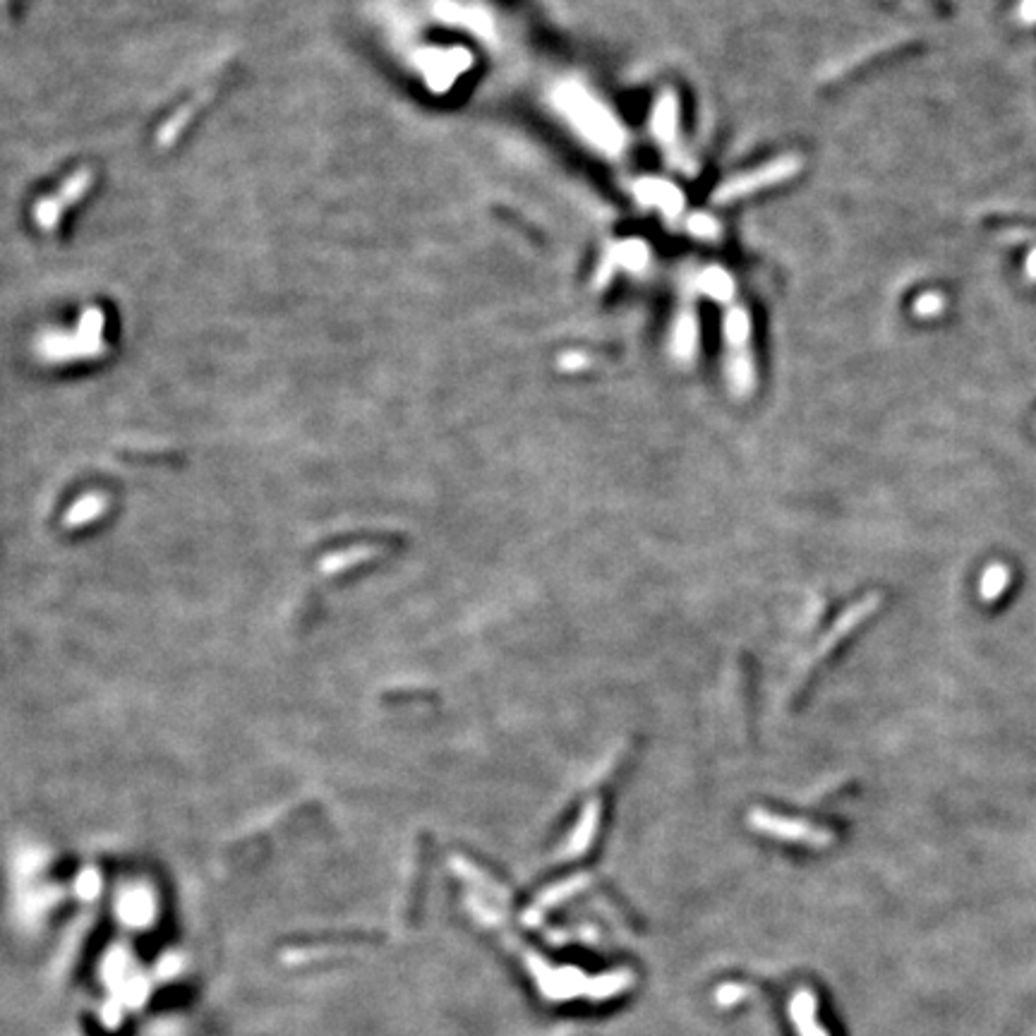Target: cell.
<instances>
[{
	"mask_svg": "<svg viewBox=\"0 0 1036 1036\" xmlns=\"http://www.w3.org/2000/svg\"><path fill=\"white\" fill-rule=\"evenodd\" d=\"M379 933L375 931H312L288 936L283 945L286 948H331V945H353V943H377Z\"/></svg>",
	"mask_w": 1036,
	"mask_h": 1036,
	"instance_id": "6da1fadb",
	"label": "cell"
},
{
	"mask_svg": "<svg viewBox=\"0 0 1036 1036\" xmlns=\"http://www.w3.org/2000/svg\"><path fill=\"white\" fill-rule=\"evenodd\" d=\"M106 497L101 495H87L80 499L77 504H72L68 514H65V526L68 528H82L87 523H92L94 518H99L106 511Z\"/></svg>",
	"mask_w": 1036,
	"mask_h": 1036,
	"instance_id": "7a4b0ae2",
	"label": "cell"
},
{
	"mask_svg": "<svg viewBox=\"0 0 1036 1036\" xmlns=\"http://www.w3.org/2000/svg\"><path fill=\"white\" fill-rule=\"evenodd\" d=\"M943 305V298H938V295H926L924 300H919V312H924V315H933V312L941 310Z\"/></svg>",
	"mask_w": 1036,
	"mask_h": 1036,
	"instance_id": "3957f363",
	"label": "cell"
},
{
	"mask_svg": "<svg viewBox=\"0 0 1036 1036\" xmlns=\"http://www.w3.org/2000/svg\"><path fill=\"white\" fill-rule=\"evenodd\" d=\"M1027 267H1029V276H1032V279H1036V252H1032V257H1029Z\"/></svg>",
	"mask_w": 1036,
	"mask_h": 1036,
	"instance_id": "277c9868",
	"label": "cell"
}]
</instances>
